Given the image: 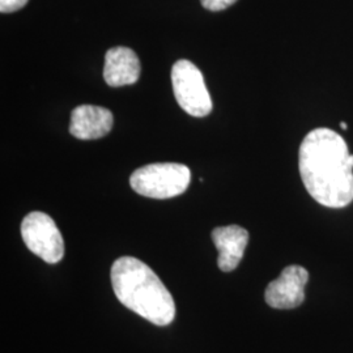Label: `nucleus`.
I'll return each instance as SVG.
<instances>
[{"label": "nucleus", "instance_id": "obj_1", "mask_svg": "<svg viewBox=\"0 0 353 353\" xmlns=\"http://www.w3.org/2000/svg\"><path fill=\"white\" fill-rule=\"evenodd\" d=\"M299 169L316 202L328 208H344L353 202V154L334 130L316 128L305 137Z\"/></svg>", "mask_w": 353, "mask_h": 353}, {"label": "nucleus", "instance_id": "obj_2", "mask_svg": "<svg viewBox=\"0 0 353 353\" xmlns=\"http://www.w3.org/2000/svg\"><path fill=\"white\" fill-rule=\"evenodd\" d=\"M117 299L156 326H168L176 318V303L151 267L134 256L118 258L112 267Z\"/></svg>", "mask_w": 353, "mask_h": 353}, {"label": "nucleus", "instance_id": "obj_3", "mask_svg": "<svg viewBox=\"0 0 353 353\" xmlns=\"http://www.w3.org/2000/svg\"><path fill=\"white\" fill-rule=\"evenodd\" d=\"M190 181L189 168L176 163L145 165L130 176V185L135 192L153 199H169L183 194Z\"/></svg>", "mask_w": 353, "mask_h": 353}, {"label": "nucleus", "instance_id": "obj_4", "mask_svg": "<svg viewBox=\"0 0 353 353\" xmlns=\"http://www.w3.org/2000/svg\"><path fill=\"white\" fill-rule=\"evenodd\" d=\"M172 84L176 102L186 113L203 118L212 112L211 96L195 64L186 59L176 62L172 68Z\"/></svg>", "mask_w": 353, "mask_h": 353}, {"label": "nucleus", "instance_id": "obj_5", "mask_svg": "<svg viewBox=\"0 0 353 353\" xmlns=\"http://www.w3.org/2000/svg\"><path fill=\"white\" fill-rule=\"evenodd\" d=\"M21 236L26 248L54 265L62 261L64 255L63 237L55 221L43 212H30L21 223Z\"/></svg>", "mask_w": 353, "mask_h": 353}, {"label": "nucleus", "instance_id": "obj_6", "mask_svg": "<svg viewBox=\"0 0 353 353\" xmlns=\"http://www.w3.org/2000/svg\"><path fill=\"white\" fill-rule=\"evenodd\" d=\"M309 272L301 265H288L271 281L265 293V303L274 309H294L305 300Z\"/></svg>", "mask_w": 353, "mask_h": 353}, {"label": "nucleus", "instance_id": "obj_7", "mask_svg": "<svg viewBox=\"0 0 353 353\" xmlns=\"http://www.w3.org/2000/svg\"><path fill=\"white\" fill-rule=\"evenodd\" d=\"M112 127L113 114L101 106L81 105L71 114L70 132L77 139H100L110 132Z\"/></svg>", "mask_w": 353, "mask_h": 353}, {"label": "nucleus", "instance_id": "obj_8", "mask_svg": "<svg viewBox=\"0 0 353 353\" xmlns=\"http://www.w3.org/2000/svg\"><path fill=\"white\" fill-rule=\"evenodd\" d=\"M141 67L137 52L125 46H117L105 55L103 79L108 85L119 88L135 84L139 80Z\"/></svg>", "mask_w": 353, "mask_h": 353}, {"label": "nucleus", "instance_id": "obj_9", "mask_svg": "<svg viewBox=\"0 0 353 353\" xmlns=\"http://www.w3.org/2000/svg\"><path fill=\"white\" fill-rule=\"evenodd\" d=\"M212 241L219 250V268L224 272H230L237 268L243 258L249 243V232L239 225L214 228Z\"/></svg>", "mask_w": 353, "mask_h": 353}, {"label": "nucleus", "instance_id": "obj_10", "mask_svg": "<svg viewBox=\"0 0 353 353\" xmlns=\"http://www.w3.org/2000/svg\"><path fill=\"white\" fill-rule=\"evenodd\" d=\"M237 0H201L203 7L208 11H223L228 7H230L232 4H234Z\"/></svg>", "mask_w": 353, "mask_h": 353}, {"label": "nucleus", "instance_id": "obj_11", "mask_svg": "<svg viewBox=\"0 0 353 353\" xmlns=\"http://www.w3.org/2000/svg\"><path fill=\"white\" fill-rule=\"evenodd\" d=\"M28 0H0V12L12 13L21 10Z\"/></svg>", "mask_w": 353, "mask_h": 353}, {"label": "nucleus", "instance_id": "obj_12", "mask_svg": "<svg viewBox=\"0 0 353 353\" xmlns=\"http://www.w3.org/2000/svg\"><path fill=\"white\" fill-rule=\"evenodd\" d=\"M341 128H344V130H347V123H344V122H341Z\"/></svg>", "mask_w": 353, "mask_h": 353}]
</instances>
